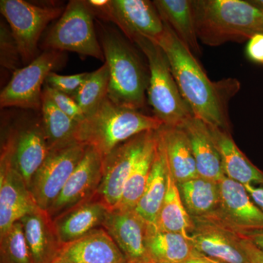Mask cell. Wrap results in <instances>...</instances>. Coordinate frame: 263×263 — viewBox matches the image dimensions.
<instances>
[{"instance_id":"cell-14","label":"cell","mask_w":263,"mask_h":263,"mask_svg":"<svg viewBox=\"0 0 263 263\" xmlns=\"http://www.w3.org/2000/svg\"><path fill=\"white\" fill-rule=\"evenodd\" d=\"M103 157L91 147L48 209L52 219L96 196L103 177Z\"/></svg>"},{"instance_id":"cell-32","label":"cell","mask_w":263,"mask_h":263,"mask_svg":"<svg viewBox=\"0 0 263 263\" xmlns=\"http://www.w3.org/2000/svg\"><path fill=\"white\" fill-rule=\"evenodd\" d=\"M0 263H34L20 221L0 236Z\"/></svg>"},{"instance_id":"cell-10","label":"cell","mask_w":263,"mask_h":263,"mask_svg":"<svg viewBox=\"0 0 263 263\" xmlns=\"http://www.w3.org/2000/svg\"><path fill=\"white\" fill-rule=\"evenodd\" d=\"M193 220L190 240L197 252L221 263H251L242 245L243 235L212 216Z\"/></svg>"},{"instance_id":"cell-17","label":"cell","mask_w":263,"mask_h":263,"mask_svg":"<svg viewBox=\"0 0 263 263\" xmlns=\"http://www.w3.org/2000/svg\"><path fill=\"white\" fill-rule=\"evenodd\" d=\"M56 260L69 263H127L103 227L79 239L62 245Z\"/></svg>"},{"instance_id":"cell-11","label":"cell","mask_w":263,"mask_h":263,"mask_svg":"<svg viewBox=\"0 0 263 263\" xmlns=\"http://www.w3.org/2000/svg\"><path fill=\"white\" fill-rule=\"evenodd\" d=\"M152 132L133 137L104 157L103 180L96 195L109 211L119 205L126 183Z\"/></svg>"},{"instance_id":"cell-26","label":"cell","mask_w":263,"mask_h":263,"mask_svg":"<svg viewBox=\"0 0 263 263\" xmlns=\"http://www.w3.org/2000/svg\"><path fill=\"white\" fill-rule=\"evenodd\" d=\"M146 247L154 263H181L202 255L183 235L155 226H148Z\"/></svg>"},{"instance_id":"cell-42","label":"cell","mask_w":263,"mask_h":263,"mask_svg":"<svg viewBox=\"0 0 263 263\" xmlns=\"http://www.w3.org/2000/svg\"><path fill=\"white\" fill-rule=\"evenodd\" d=\"M204 257H205V261H206V263H221L220 262H219V261L215 260V259L210 258V257H205V256H204Z\"/></svg>"},{"instance_id":"cell-2","label":"cell","mask_w":263,"mask_h":263,"mask_svg":"<svg viewBox=\"0 0 263 263\" xmlns=\"http://www.w3.org/2000/svg\"><path fill=\"white\" fill-rule=\"evenodd\" d=\"M162 127L154 116L118 106L107 98L94 113L78 123L75 139L94 148L104 158L133 137Z\"/></svg>"},{"instance_id":"cell-40","label":"cell","mask_w":263,"mask_h":263,"mask_svg":"<svg viewBox=\"0 0 263 263\" xmlns=\"http://www.w3.org/2000/svg\"><path fill=\"white\" fill-rule=\"evenodd\" d=\"M248 1L263 13V0H248Z\"/></svg>"},{"instance_id":"cell-37","label":"cell","mask_w":263,"mask_h":263,"mask_svg":"<svg viewBox=\"0 0 263 263\" xmlns=\"http://www.w3.org/2000/svg\"><path fill=\"white\" fill-rule=\"evenodd\" d=\"M242 245L251 263H263V252L260 249L245 237L242 240Z\"/></svg>"},{"instance_id":"cell-34","label":"cell","mask_w":263,"mask_h":263,"mask_svg":"<svg viewBox=\"0 0 263 263\" xmlns=\"http://www.w3.org/2000/svg\"><path fill=\"white\" fill-rule=\"evenodd\" d=\"M43 92L51 99L57 108L76 122L80 123L86 118L82 110L72 97L52 89L47 85H45Z\"/></svg>"},{"instance_id":"cell-6","label":"cell","mask_w":263,"mask_h":263,"mask_svg":"<svg viewBox=\"0 0 263 263\" xmlns=\"http://www.w3.org/2000/svg\"><path fill=\"white\" fill-rule=\"evenodd\" d=\"M94 13L86 1L69 2L43 42L46 50L72 51L105 61L94 24Z\"/></svg>"},{"instance_id":"cell-4","label":"cell","mask_w":263,"mask_h":263,"mask_svg":"<svg viewBox=\"0 0 263 263\" xmlns=\"http://www.w3.org/2000/svg\"><path fill=\"white\" fill-rule=\"evenodd\" d=\"M99 41L108 67L109 100L122 108H143L148 79L136 53L125 39L111 29L101 27Z\"/></svg>"},{"instance_id":"cell-15","label":"cell","mask_w":263,"mask_h":263,"mask_svg":"<svg viewBox=\"0 0 263 263\" xmlns=\"http://www.w3.org/2000/svg\"><path fill=\"white\" fill-rule=\"evenodd\" d=\"M148 226L134 209L109 211L103 224L127 263H154L146 247Z\"/></svg>"},{"instance_id":"cell-18","label":"cell","mask_w":263,"mask_h":263,"mask_svg":"<svg viewBox=\"0 0 263 263\" xmlns=\"http://www.w3.org/2000/svg\"><path fill=\"white\" fill-rule=\"evenodd\" d=\"M33 262L53 263L60 253L62 243L53 219L47 211L37 209L20 221Z\"/></svg>"},{"instance_id":"cell-36","label":"cell","mask_w":263,"mask_h":263,"mask_svg":"<svg viewBox=\"0 0 263 263\" xmlns=\"http://www.w3.org/2000/svg\"><path fill=\"white\" fill-rule=\"evenodd\" d=\"M246 53L251 61L263 66V33H257L249 40Z\"/></svg>"},{"instance_id":"cell-29","label":"cell","mask_w":263,"mask_h":263,"mask_svg":"<svg viewBox=\"0 0 263 263\" xmlns=\"http://www.w3.org/2000/svg\"><path fill=\"white\" fill-rule=\"evenodd\" d=\"M157 131L151 133L144 149L126 183L120 202L116 209H134L144 193L155 157Z\"/></svg>"},{"instance_id":"cell-28","label":"cell","mask_w":263,"mask_h":263,"mask_svg":"<svg viewBox=\"0 0 263 263\" xmlns=\"http://www.w3.org/2000/svg\"><path fill=\"white\" fill-rule=\"evenodd\" d=\"M178 185L183 204L192 219L210 215L219 208V182L198 176Z\"/></svg>"},{"instance_id":"cell-12","label":"cell","mask_w":263,"mask_h":263,"mask_svg":"<svg viewBox=\"0 0 263 263\" xmlns=\"http://www.w3.org/2000/svg\"><path fill=\"white\" fill-rule=\"evenodd\" d=\"M13 144L8 140L0 162V236L38 205L20 175L12 164Z\"/></svg>"},{"instance_id":"cell-27","label":"cell","mask_w":263,"mask_h":263,"mask_svg":"<svg viewBox=\"0 0 263 263\" xmlns=\"http://www.w3.org/2000/svg\"><path fill=\"white\" fill-rule=\"evenodd\" d=\"M155 227L164 231L179 233L189 239L194 228L193 219L185 208L179 185L173 177L169 167L167 192Z\"/></svg>"},{"instance_id":"cell-1","label":"cell","mask_w":263,"mask_h":263,"mask_svg":"<svg viewBox=\"0 0 263 263\" xmlns=\"http://www.w3.org/2000/svg\"><path fill=\"white\" fill-rule=\"evenodd\" d=\"M164 24L163 35L157 44L165 53L181 95L194 116L208 125L230 132L228 104L239 91V81H211L193 53Z\"/></svg>"},{"instance_id":"cell-21","label":"cell","mask_w":263,"mask_h":263,"mask_svg":"<svg viewBox=\"0 0 263 263\" xmlns=\"http://www.w3.org/2000/svg\"><path fill=\"white\" fill-rule=\"evenodd\" d=\"M182 128L190 138L199 176L219 182L226 176L208 124L193 117Z\"/></svg>"},{"instance_id":"cell-22","label":"cell","mask_w":263,"mask_h":263,"mask_svg":"<svg viewBox=\"0 0 263 263\" xmlns=\"http://www.w3.org/2000/svg\"><path fill=\"white\" fill-rule=\"evenodd\" d=\"M208 126L221 156L227 177L243 185H263V171L252 164L239 149L230 132Z\"/></svg>"},{"instance_id":"cell-30","label":"cell","mask_w":263,"mask_h":263,"mask_svg":"<svg viewBox=\"0 0 263 263\" xmlns=\"http://www.w3.org/2000/svg\"><path fill=\"white\" fill-rule=\"evenodd\" d=\"M41 110L43 127L49 150L76 141L75 134L78 123L57 108L51 99L43 92Z\"/></svg>"},{"instance_id":"cell-33","label":"cell","mask_w":263,"mask_h":263,"mask_svg":"<svg viewBox=\"0 0 263 263\" xmlns=\"http://www.w3.org/2000/svg\"><path fill=\"white\" fill-rule=\"evenodd\" d=\"M18 46L10 28L1 22L0 27V63L2 67L10 70H18L22 63Z\"/></svg>"},{"instance_id":"cell-7","label":"cell","mask_w":263,"mask_h":263,"mask_svg":"<svg viewBox=\"0 0 263 263\" xmlns=\"http://www.w3.org/2000/svg\"><path fill=\"white\" fill-rule=\"evenodd\" d=\"M63 9L56 6H41L24 0H1L0 12L10 30L24 64L38 56V41L48 24L60 18Z\"/></svg>"},{"instance_id":"cell-31","label":"cell","mask_w":263,"mask_h":263,"mask_svg":"<svg viewBox=\"0 0 263 263\" xmlns=\"http://www.w3.org/2000/svg\"><path fill=\"white\" fill-rule=\"evenodd\" d=\"M109 70L104 63L98 70L89 72L83 84L72 95L85 117L94 113L104 100L108 98Z\"/></svg>"},{"instance_id":"cell-23","label":"cell","mask_w":263,"mask_h":263,"mask_svg":"<svg viewBox=\"0 0 263 263\" xmlns=\"http://www.w3.org/2000/svg\"><path fill=\"white\" fill-rule=\"evenodd\" d=\"M158 133L170 171L178 184L198 177L193 148L186 131L183 128L163 126Z\"/></svg>"},{"instance_id":"cell-24","label":"cell","mask_w":263,"mask_h":263,"mask_svg":"<svg viewBox=\"0 0 263 263\" xmlns=\"http://www.w3.org/2000/svg\"><path fill=\"white\" fill-rule=\"evenodd\" d=\"M168 166L157 131V143L149 179L134 210L148 226H156L167 186Z\"/></svg>"},{"instance_id":"cell-25","label":"cell","mask_w":263,"mask_h":263,"mask_svg":"<svg viewBox=\"0 0 263 263\" xmlns=\"http://www.w3.org/2000/svg\"><path fill=\"white\" fill-rule=\"evenodd\" d=\"M153 3L162 20L172 29L179 41L193 54H201L197 36L194 1L155 0Z\"/></svg>"},{"instance_id":"cell-41","label":"cell","mask_w":263,"mask_h":263,"mask_svg":"<svg viewBox=\"0 0 263 263\" xmlns=\"http://www.w3.org/2000/svg\"><path fill=\"white\" fill-rule=\"evenodd\" d=\"M181 263H206L204 255L200 257H195V258L189 259L187 261Z\"/></svg>"},{"instance_id":"cell-19","label":"cell","mask_w":263,"mask_h":263,"mask_svg":"<svg viewBox=\"0 0 263 263\" xmlns=\"http://www.w3.org/2000/svg\"><path fill=\"white\" fill-rule=\"evenodd\" d=\"M108 212V208L96 195L57 216L53 221L62 245L79 239L101 228Z\"/></svg>"},{"instance_id":"cell-8","label":"cell","mask_w":263,"mask_h":263,"mask_svg":"<svg viewBox=\"0 0 263 263\" xmlns=\"http://www.w3.org/2000/svg\"><path fill=\"white\" fill-rule=\"evenodd\" d=\"M62 58L61 51L44 50L28 65L14 71L0 94L1 108L41 109L43 85L50 72L61 65Z\"/></svg>"},{"instance_id":"cell-5","label":"cell","mask_w":263,"mask_h":263,"mask_svg":"<svg viewBox=\"0 0 263 263\" xmlns=\"http://www.w3.org/2000/svg\"><path fill=\"white\" fill-rule=\"evenodd\" d=\"M133 42L148 60L150 75L147 92L154 117L164 127L182 128L195 116L181 95L163 50L144 37H136Z\"/></svg>"},{"instance_id":"cell-16","label":"cell","mask_w":263,"mask_h":263,"mask_svg":"<svg viewBox=\"0 0 263 263\" xmlns=\"http://www.w3.org/2000/svg\"><path fill=\"white\" fill-rule=\"evenodd\" d=\"M109 22L131 41L144 37L157 43L164 34L163 21L153 2L148 0H110Z\"/></svg>"},{"instance_id":"cell-3","label":"cell","mask_w":263,"mask_h":263,"mask_svg":"<svg viewBox=\"0 0 263 263\" xmlns=\"http://www.w3.org/2000/svg\"><path fill=\"white\" fill-rule=\"evenodd\" d=\"M199 41L206 46L243 43L263 33V13L249 1L195 0Z\"/></svg>"},{"instance_id":"cell-13","label":"cell","mask_w":263,"mask_h":263,"mask_svg":"<svg viewBox=\"0 0 263 263\" xmlns=\"http://www.w3.org/2000/svg\"><path fill=\"white\" fill-rule=\"evenodd\" d=\"M220 203L212 216L243 237L263 231V211L252 200L245 185L229 178L219 181Z\"/></svg>"},{"instance_id":"cell-35","label":"cell","mask_w":263,"mask_h":263,"mask_svg":"<svg viewBox=\"0 0 263 263\" xmlns=\"http://www.w3.org/2000/svg\"><path fill=\"white\" fill-rule=\"evenodd\" d=\"M89 72L75 74V75H59L54 72H50L46 80V85L72 97L79 89Z\"/></svg>"},{"instance_id":"cell-38","label":"cell","mask_w":263,"mask_h":263,"mask_svg":"<svg viewBox=\"0 0 263 263\" xmlns=\"http://www.w3.org/2000/svg\"><path fill=\"white\" fill-rule=\"evenodd\" d=\"M249 195L256 205L263 211V185H245Z\"/></svg>"},{"instance_id":"cell-9","label":"cell","mask_w":263,"mask_h":263,"mask_svg":"<svg viewBox=\"0 0 263 263\" xmlns=\"http://www.w3.org/2000/svg\"><path fill=\"white\" fill-rule=\"evenodd\" d=\"M87 146L74 141L50 150L31 181L29 191L40 209L48 211L84 157Z\"/></svg>"},{"instance_id":"cell-43","label":"cell","mask_w":263,"mask_h":263,"mask_svg":"<svg viewBox=\"0 0 263 263\" xmlns=\"http://www.w3.org/2000/svg\"><path fill=\"white\" fill-rule=\"evenodd\" d=\"M53 263H69V262H63V261L55 260L54 262H53Z\"/></svg>"},{"instance_id":"cell-39","label":"cell","mask_w":263,"mask_h":263,"mask_svg":"<svg viewBox=\"0 0 263 263\" xmlns=\"http://www.w3.org/2000/svg\"><path fill=\"white\" fill-rule=\"evenodd\" d=\"M245 238L251 240L254 245L257 246L263 252V231L247 235V236H245Z\"/></svg>"},{"instance_id":"cell-20","label":"cell","mask_w":263,"mask_h":263,"mask_svg":"<svg viewBox=\"0 0 263 263\" xmlns=\"http://www.w3.org/2000/svg\"><path fill=\"white\" fill-rule=\"evenodd\" d=\"M49 152L44 129L40 125L31 126L13 135L12 164L29 190L33 176Z\"/></svg>"}]
</instances>
